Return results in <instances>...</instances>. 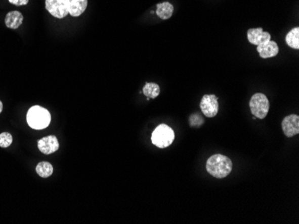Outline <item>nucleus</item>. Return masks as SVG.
<instances>
[{
  "instance_id": "6",
  "label": "nucleus",
  "mask_w": 299,
  "mask_h": 224,
  "mask_svg": "<svg viewBox=\"0 0 299 224\" xmlns=\"http://www.w3.org/2000/svg\"><path fill=\"white\" fill-rule=\"evenodd\" d=\"M218 97L215 95H204L202 97L201 103H200V107L202 110V114L208 117V118H212L217 116L219 112V102H218Z\"/></svg>"
},
{
  "instance_id": "7",
  "label": "nucleus",
  "mask_w": 299,
  "mask_h": 224,
  "mask_svg": "<svg viewBox=\"0 0 299 224\" xmlns=\"http://www.w3.org/2000/svg\"><path fill=\"white\" fill-rule=\"evenodd\" d=\"M281 126L284 134L287 138L297 135L299 133V116L296 115L286 116L282 121Z\"/></svg>"
},
{
  "instance_id": "2",
  "label": "nucleus",
  "mask_w": 299,
  "mask_h": 224,
  "mask_svg": "<svg viewBox=\"0 0 299 224\" xmlns=\"http://www.w3.org/2000/svg\"><path fill=\"white\" fill-rule=\"evenodd\" d=\"M51 116L47 109L34 105L27 113V123L34 130H43L51 124Z\"/></svg>"
},
{
  "instance_id": "11",
  "label": "nucleus",
  "mask_w": 299,
  "mask_h": 224,
  "mask_svg": "<svg viewBox=\"0 0 299 224\" xmlns=\"http://www.w3.org/2000/svg\"><path fill=\"white\" fill-rule=\"evenodd\" d=\"M68 14L74 17L81 16L88 6V0H66Z\"/></svg>"
},
{
  "instance_id": "16",
  "label": "nucleus",
  "mask_w": 299,
  "mask_h": 224,
  "mask_svg": "<svg viewBox=\"0 0 299 224\" xmlns=\"http://www.w3.org/2000/svg\"><path fill=\"white\" fill-rule=\"evenodd\" d=\"M36 173L39 174L41 178H48L53 174V166L50 162H41L36 166Z\"/></svg>"
},
{
  "instance_id": "8",
  "label": "nucleus",
  "mask_w": 299,
  "mask_h": 224,
  "mask_svg": "<svg viewBox=\"0 0 299 224\" xmlns=\"http://www.w3.org/2000/svg\"><path fill=\"white\" fill-rule=\"evenodd\" d=\"M272 36L267 32L264 31L263 28H255V29H249L247 31V39L249 42L252 45L261 46L265 43L269 42L271 40Z\"/></svg>"
},
{
  "instance_id": "17",
  "label": "nucleus",
  "mask_w": 299,
  "mask_h": 224,
  "mask_svg": "<svg viewBox=\"0 0 299 224\" xmlns=\"http://www.w3.org/2000/svg\"><path fill=\"white\" fill-rule=\"evenodd\" d=\"M13 142V137L8 132H3L0 134V147H8L11 146Z\"/></svg>"
},
{
  "instance_id": "1",
  "label": "nucleus",
  "mask_w": 299,
  "mask_h": 224,
  "mask_svg": "<svg viewBox=\"0 0 299 224\" xmlns=\"http://www.w3.org/2000/svg\"><path fill=\"white\" fill-rule=\"evenodd\" d=\"M233 168L232 161L226 155L217 154L210 156L206 162V170L215 178H226Z\"/></svg>"
},
{
  "instance_id": "4",
  "label": "nucleus",
  "mask_w": 299,
  "mask_h": 224,
  "mask_svg": "<svg viewBox=\"0 0 299 224\" xmlns=\"http://www.w3.org/2000/svg\"><path fill=\"white\" fill-rule=\"evenodd\" d=\"M250 110L252 116L259 119H264L268 115L270 109V102L267 97L263 93L254 94L249 102Z\"/></svg>"
},
{
  "instance_id": "14",
  "label": "nucleus",
  "mask_w": 299,
  "mask_h": 224,
  "mask_svg": "<svg viewBox=\"0 0 299 224\" xmlns=\"http://www.w3.org/2000/svg\"><path fill=\"white\" fill-rule=\"evenodd\" d=\"M286 42L288 46L294 49L299 48V28H293L286 36Z\"/></svg>"
},
{
  "instance_id": "19",
  "label": "nucleus",
  "mask_w": 299,
  "mask_h": 224,
  "mask_svg": "<svg viewBox=\"0 0 299 224\" xmlns=\"http://www.w3.org/2000/svg\"><path fill=\"white\" fill-rule=\"evenodd\" d=\"M2 110H3V104H2V102L0 101V114L2 112Z\"/></svg>"
},
{
  "instance_id": "12",
  "label": "nucleus",
  "mask_w": 299,
  "mask_h": 224,
  "mask_svg": "<svg viewBox=\"0 0 299 224\" xmlns=\"http://www.w3.org/2000/svg\"><path fill=\"white\" fill-rule=\"evenodd\" d=\"M23 21H24V16L18 11L9 12L5 18L6 26L13 30L18 29L22 25Z\"/></svg>"
},
{
  "instance_id": "5",
  "label": "nucleus",
  "mask_w": 299,
  "mask_h": 224,
  "mask_svg": "<svg viewBox=\"0 0 299 224\" xmlns=\"http://www.w3.org/2000/svg\"><path fill=\"white\" fill-rule=\"evenodd\" d=\"M45 7L51 16L56 18L62 19L69 15L66 0H46Z\"/></svg>"
},
{
  "instance_id": "15",
  "label": "nucleus",
  "mask_w": 299,
  "mask_h": 224,
  "mask_svg": "<svg viewBox=\"0 0 299 224\" xmlns=\"http://www.w3.org/2000/svg\"><path fill=\"white\" fill-rule=\"evenodd\" d=\"M143 92H144V96L147 97L148 99L156 98L159 96L160 89H159V86L158 84L152 83V82H147L144 85Z\"/></svg>"
},
{
  "instance_id": "13",
  "label": "nucleus",
  "mask_w": 299,
  "mask_h": 224,
  "mask_svg": "<svg viewBox=\"0 0 299 224\" xmlns=\"http://www.w3.org/2000/svg\"><path fill=\"white\" fill-rule=\"evenodd\" d=\"M174 12V7L169 2H162L160 4L157 5L156 14L160 19H169Z\"/></svg>"
},
{
  "instance_id": "9",
  "label": "nucleus",
  "mask_w": 299,
  "mask_h": 224,
  "mask_svg": "<svg viewBox=\"0 0 299 224\" xmlns=\"http://www.w3.org/2000/svg\"><path fill=\"white\" fill-rule=\"evenodd\" d=\"M39 151L45 155H51L59 148V141L55 136H48L38 141Z\"/></svg>"
},
{
  "instance_id": "18",
  "label": "nucleus",
  "mask_w": 299,
  "mask_h": 224,
  "mask_svg": "<svg viewBox=\"0 0 299 224\" xmlns=\"http://www.w3.org/2000/svg\"><path fill=\"white\" fill-rule=\"evenodd\" d=\"M9 3H11L12 5L20 7V6H25L28 4L29 0H8Z\"/></svg>"
},
{
  "instance_id": "10",
  "label": "nucleus",
  "mask_w": 299,
  "mask_h": 224,
  "mask_svg": "<svg viewBox=\"0 0 299 224\" xmlns=\"http://www.w3.org/2000/svg\"><path fill=\"white\" fill-rule=\"evenodd\" d=\"M257 51L260 54L261 58L265 59V58H274L279 54L280 49H279L278 44L271 39L269 42L265 43L264 45L257 46Z\"/></svg>"
},
{
  "instance_id": "3",
  "label": "nucleus",
  "mask_w": 299,
  "mask_h": 224,
  "mask_svg": "<svg viewBox=\"0 0 299 224\" xmlns=\"http://www.w3.org/2000/svg\"><path fill=\"white\" fill-rule=\"evenodd\" d=\"M175 139V133L167 124H160L152 132V142L159 148L169 147Z\"/></svg>"
}]
</instances>
